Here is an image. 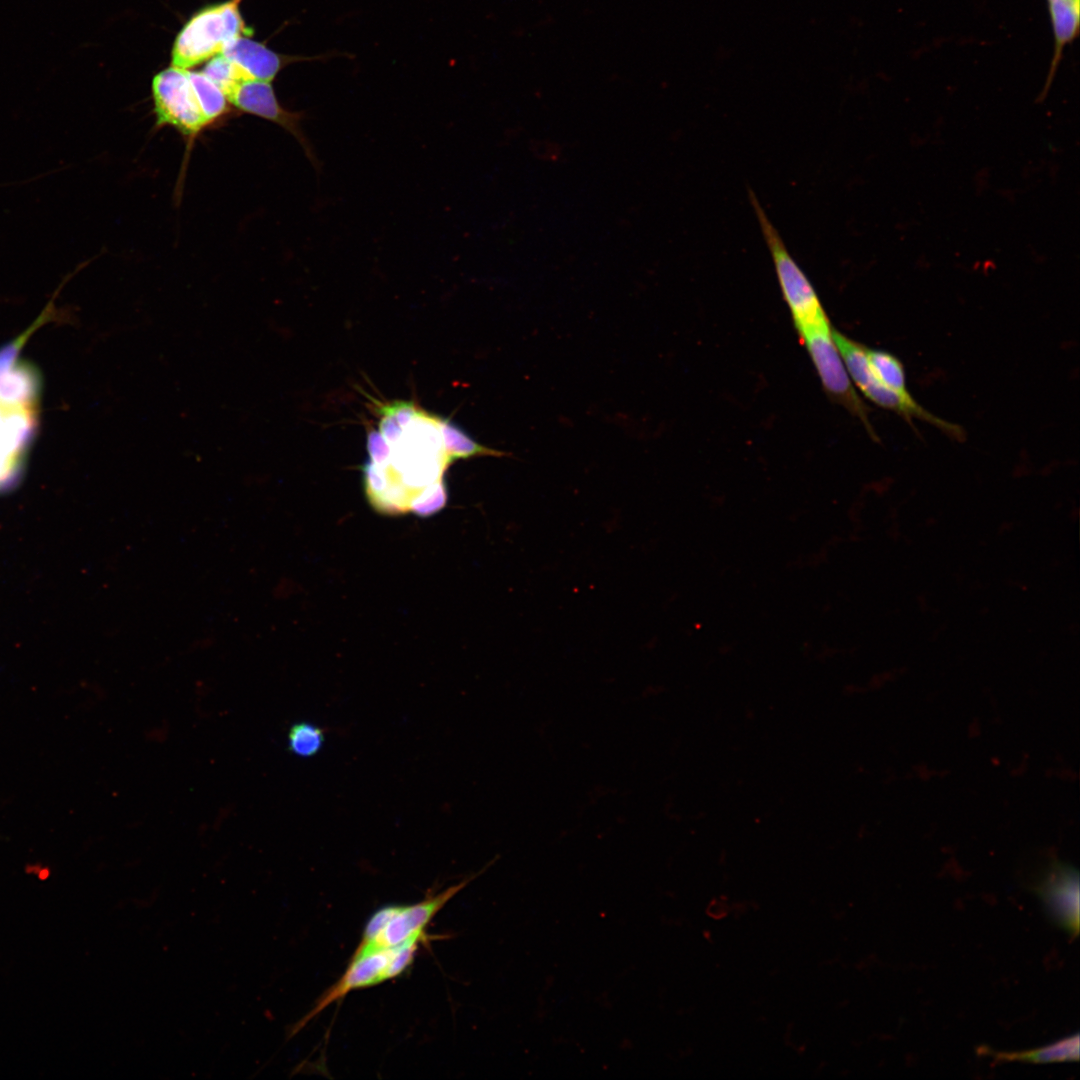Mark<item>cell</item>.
<instances>
[{
  "label": "cell",
  "mask_w": 1080,
  "mask_h": 1080,
  "mask_svg": "<svg viewBox=\"0 0 1080 1080\" xmlns=\"http://www.w3.org/2000/svg\"><path fill=\"white\" fill-rule=\"evenodd\" d=\"M832 327L800 333L825 390L864 425L874 440H879L869 420V409L852 385L841 355L832 338Z\"/></svg>",
  "instance_id": "8"
},
{
  "label": "cell",
  "mask_w": 1080,
  "mask_h": 1080,
  "mask_svg": "<svg viewBox=\"0 0 1080 1080\" xmlns=\"http://www.w3.org/2000/svg\"><path fill=\"white\" fill-rule=\"evenodd\" d=\"M869 364L877 379L885 386L901 393L910 394L906 385L904 367L894 355L866 347Z\"/></svg>",
  "instance_id": "15"
},
{
  "label": "cell",
  "mask_w": 1080,
  "mask_h": 1080,
  "mask_svg": "<svg viewBox=\"0 0 1080 1080\" xmlns=\"http://www.w3.org/2000/svg\"><path fill=\"white\" fill-rule=\"evenodd\" d=\"M237 109L271 121L289 132L302 147L312 166L320 171L313 145L302 128L305 113L291 111L280 104L271 82L245 79L238 82L226 96Z\"/></svg>",
  "instance_id": "9"
},
{
  "label": "cell",
  "mask_w": 1080,
  "mask_h": 1080,
  "mask_svg": "<svg viewBox=\"0 0 1080 1080\" xmlns=\"http://www.w3.org/2000/svg\"><path fill=\"white\" fill-rule=\"evenodd\" d=\"M189 78L202 111L210 124L222 118L230 104L224 93L202 71H190Z\"/></svg>",
  "instance_id": "14"
},
{
  "label": "cell",
  "mask_w": 1080,
  "mask_h": 1080,
  "mask_svg": "<svg viewBox=\"0 0 1080 1080\" xmlns=\"http://www.w3.org/2000/svg\"><path fill=\"white\" fill-rule=\"evenodd\" d=\"M221 54L243 68L252 78L266 82H272L278 73L291 63L327 61L336 55H344L337 51L315 56L282 55L245 35L231 41Z\"/></svg>",
  "instance_id": "11"
},
{
  "label": "cell",
  "mask_w": 1080,
  "mask_h": 1080,
  "mask_svg": "<svg viewBox=\"0 0 1080 1080\" xmlns=\"http://www.w3.org/2000/svg\"><path fill=\"white\" fill-rule=\"evenodd\" d=\"M1053 32V54L1045 86L1039 98L1043 99L1056 75L1064 49L1078 36L1080 28V0H1046Z\"/></svg>",
  "instance_id": "12"
},
{
  "label": "cell",
  "mask_w": 1080,
  "mask_h": 1080,
  "mask_svg": "<svg viewBox=\"0 0 1080 1080\" xmlns=\"http://www.w3.org/2000/svg\"><path fill=\"white\" fill-rule=\"evenodd\" d=\"M986 1055H990L997 1061H1024L1031 1063H1052L1074 1061L1079 1058V1034L1065 1037L1057 1042L1038 1049L1021 1052H995L989 1049Z\"/></svg>",
  "instance_id": "13"
},
{
  "label": "cell",
  "mask_w": 1080,
  "mask_h": 1080,
  "mask_svg": "<svg viewBox=\"0 0 1080 1080\" xmlns=\"http://www.w3.org/2000/svg\"><path fill=\"white\" fill-rule=\"evenodd\" d=\"M425 941L426 939H414L391 948L360 954L353 953L344 973L295 1025L293 1033L299 1031L327 1006L342 999L349 992L381 984L402 975L413 963L419 945Z\"/></svg>",
  "instance_id": "5"
},
{
  "label": "cell",
  "mask_w": 1080,
  "mask_h": 1080,
  "mask_svg": "<svg viewBox=\"0 0 1080 1080\" xmlns=\"http://www.w3.org/2000/svg\"><path fill=\"white\" fill-rule=\"evenodd\" d=\"M325 743V730L313 723H294L288 732V750L301 758L318 754Z\"/></svg>",
  "instance_id": "16"
},
{
  "label": "cell",
  "mask_w": 1080,
  "mask_h": 1080,
  "mask_svg": "<svg viewBox=\"0 0 1080 1080\" xmlns=\"http://www.w3.org/2000/svg\"><path fill=\"white\" fill-rule=\"evenodd\" d=\"M833 341L841 355L850 379L876 405L902 416L908 423L913 418L943 429L946 421L921 406L911 394H901L881 383L875 376L865 346L832 329Z\"/></svg>",
  "instance_id": "6"
},
{
  "label": "cell",
  "mask_w": 1080,
  "mask_h": 1080,
  "mask_svg": "<svg viewBox=\"0 0 1080 1080\" xmlns=\"http://www.w3.org/2000/svg\"><path fill=\"white\" fill-rule=\"evenodd\" d=\"M380 435L387 452L365 470L371 501L386 512L425 513L439 509L446 500L442 474L454 460L447 445L445 422L408 403L382 408Z\"/></svg>",
  "instance_id": "1"
},
{
  "label": "cell",
  "mask_w": 1080,
  "mask_h": 1080,
  "mask_svg": "<svg viewBox=\"0 0 1080 1080\" xmlns=\"http://www.w3.org/2000/svg\"><path fill=\"white\" fill-rule=\"evenodd\" d=\"M748 194L796 329L802 333L830 327L829 319L813 285L788 251L757 196L752 190H749Z\"/></svg>",
  "instance_id": "3"
},
{
  "label": "cell",
  "mask_w": 1080,
  "mask_h": 1080,
  "mask_svg": "<svg viewBox=\"0 0 1080 1080\" xmlns=\"http://www.w3.org/2000/svg\"><path fill=\"white\" fill-rule=\"evenodd\" d=\"M496 859L494 858L481 871L415 904L388 905L380 908L367 921L354 953H367L399 946L414 939H427L425 930L434 916L474 878L489 868Z\"/></svg>",
  "instance_id": "2"
},
{
  "label": "cell",
  "mask_w": 1080,
  "mask_h": 1080,
  "mask_svg": "<svg viewBox=\"0 0 1080 1080\" xmlns=\"http://www.w3.org/2000/svg\"><path fill=\"white\" fill-rule=\"evenodd\" d=\"M241 1L228 0L193 15L175 38L172 66L190 69L221 54L237 37L251 34L240 12Z\"/></svg>",
  "instance_id": "4"
},
{
  "label": "cell",
  "mask_w": 1080,
  "mask_h": 1080,
  "mask_svg": "<svg viewBox=\"0 0 1080 1080\" xmlns=\"http://www.w3.org/2000/svg\"><path fill=\"white\" fill-rule=\"evenodd\" d=\"M1053 920L1070 935L1079 932V872L1055 861L1036 888Z\"/></svg>",
  "instance_id": "10"
},
{
  "label": "cell",
  "mask_w": 1080,
  "mask_h": 1080,
  "mask_svg": "<svg viewBox=\"0 0 1080 1080\" xmlns=\"http://www.w3.org/2000/svg\"><path fill=\"white\" fill-rule=\"evenodd\" d=\"M152 95L156 127L171 126L192 142L211 125L202 111L188 69L171 65L160 71L152 80Z\"/></svg>",
  "instance_id": "7"
},
{
  "label": "cell",
  "mask_w": 1080,
  "mask_h": 1080,
  "mask_svg": "<svg viewBox=\"0 0 1080 1080\" xmlns=\"http://www.w3.org/2000/svg\"><path fill=\"white\" fill-rule=\"evenodd\" d=\"M202 72L220 88L225 96L238 82L254 79L243 68L222 54L208 60Z\"/></svg>",
  "instance_id": "17"
}]
</instances>
